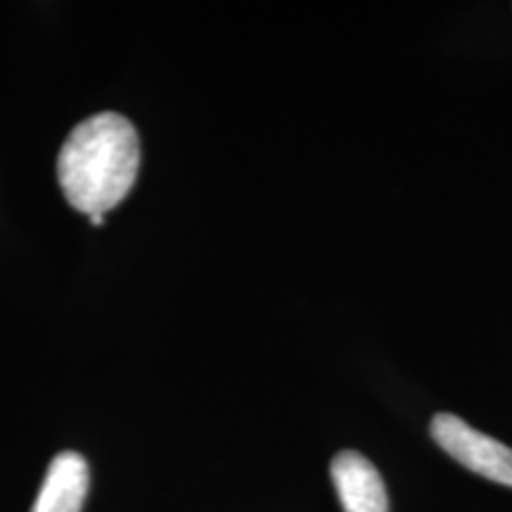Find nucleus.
I'll list each match as a JSON object with an SVG mask.
<instances>
[{
  "instance_id": "f257e3e1",
  "label": "nucleus",
  "mask_w": 512,
  "mask_h": 512,
  "mask_svg": "<svg viewBox=\"0 0 512 512\" xmlns=\"http://www.w3.org/2000/svg\"><path fill=\"white\" fill-rule=\"evenodd\" d=\"M140 140L136 126L117 112H102L74 126L57 155V181L76 211L107 214L136 183Z\"/></svg>"
},
{
  "instance_id": "20e7f679",
  "label": "nucleus",
  "mask_w": 512,
  "mask_h": 512,
  "mask_svg": "<svg viewBox=\"0 0 512 512\" xmlns=\"http://www.w3.org/2000/svg\"><path fill=\"white\" fill-rule=\"evenodd\" d=\"M88 463L74 451L53 458L31 512H81L88 496Z\"/></svg>"
},
{
  "instance_id": "39448f33",
  "label": "nucleus",
  "mask_w": 512,
  "mask_h": 512,
  "mask_svg": "<svg viewBox=\"0 0 512 512\" xmlns=\"http://www.w3.org/2000/svg\"><path fill=\"white\" fill-rule=\"evenodd\" d=\"M88 219H91V226H95V228L105 226V214H93V216H88Z\"/></svg>"
},
{
  "instance_id": "f03ea898",
  "label": "nucleus",
  "mask_w": 512,
  "mask_h": 512,
  "mask_svg": "<svg viewBox=\"0 0 512 512\" xmlns=\"http://www.w3.org/2000/svg\"><path fill=\"white\" fill-rule=\"evenodd\" d=\"M432 439L467 470L477 472V475L496 484L512 486V448L470 427L458 415H434Z\"/></svg>"
},
{
  "instance_id": "7ed1b4c3",
  "label": "nucleus",
  "mask_w": 512,
  "mask_h": 512,
  "mask_svg": "<svg viewBox=\"0 0 512 512\" xmlns=\"http://www.w3.org/2000/svg\"><path fill=\"white\" fill-rule=\"evenodd\" d=\"M332 484L344 512H389V498L377 467L356 451H342L332 458Z\"/></svg>"
}]
</instances>
